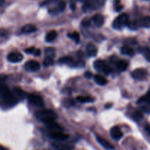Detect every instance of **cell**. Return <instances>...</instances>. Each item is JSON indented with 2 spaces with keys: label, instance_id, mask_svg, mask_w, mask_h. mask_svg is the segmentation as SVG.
Wrapping results in <instances>:
<instances>
[{
  "label": "cell",
  "instance_id": "cell-1",
  "mask_svg": "<svg viewBox=\"0 0 150 150\" xmlns=\"http://www.w3.org/2000/svg\"><path fill=\"white\" fill-rule=\"evenodd\" d=\"M40 6H49L48 13L51 14H57L64 11L66 4L64 1L60 0H45L41 3Z\"/></svg>",
  "mask_w": 150,
  "mask_h": 150
},
{
  "label": "cell",
  "instance_id": "cell-18",
  "mask_svg": "<svg viewBox=\"0 0 150 150\" xmlns=\"http://www.w3.org/2000/svg\"><path fill=\"white\" fill-rule=\"evenodd\" d=\"M45 125L48 127V129L51 130L52 131H62V127L59 125L57 124V122H55V121L50 122L46 123Z\"/></svg>",
  "mask_w": 150,
  "mask_h": 150
},
{
  "label": "cell",
  "instance_id": "cell-14",
  "mask_svg": "<svg viewBox=\"0 0 150 150\" xmlns=\"http://www.w3.org/2000/svg\"><path fill=\"white\" fill-rule=\"evenodd\" d=\"M92 19H93L95 24L98 27H101L104 24V22H105V18H104V16L102 14H100V13L95 15L93 18H92Z\"/></svg>",
  "mask_w": 150,
  "mask_h": 150
},
{
  "label": "cell",
  "instance_id": "cell-10",
  "mask_svg": "<svg viewBox=\"0 0 150 150\" xmlns=\"http://www.w3.org/2000/svg\"><path fill=\"white\" fill-rule=\"evenodd\" d=\"M7 60L12 63L20 62L23 60V56L19 52H11L7 55Z\"/></svg>",
  "mask_w": 150,
  "mask_h": 150
},
{
  "label": "cell",
  "instance_id": "cell-40",
  "mask_svg": "<svg viewBox=\"0 0 150 150\" xmlns=\"http://www.w3.org/2000/svg\"><path fill=\"white\" fill-rule=\"evenodd\" d=\"M107 105H106V106H105V108H110V107L111 106V104H107Z\"/></svg>",
  "mask_w": 150,
  "mask_h": 150
},
{
  "label": "cell",
  "instance_id": "cell-23",
  "mask_svg": "<svg viewBox=\"0 0 150 150\" xmlns=\"http://www.w3.org/2000/svg\"><path fill=\"white\" fill-rule=\"evenodd\" d=\"M57 37V32L56 31L52 30L50 31L47 33L46 36H45V41L46 42H51V41L54 40Z\"/></svg>",
  "mask_w": 150,
  "mask_h": 150
},
{
  "label": "cell",
  "instance_id": "cell-4",
  "mask_svg": "<svg viewBox=\"0 0 150 150\" xmlns=\"http://www.w3.org/2000/svg\"><path fill=\"white\" fill-rule=\"evenodd\" d=\"M130 21H129V16L127 13H122L113 22V27L115 29H121L125 26H128Z\"/></svg>",
  "mask_w": 150,
  "mask_h": 150
},
{
  "label": "cell",
  "instance_id": "cell-37",
  "mask_svg": "<svg viewBox=\"0 0 150 150\" xmlns=\"http://www.w3.org/2000/svg\"><path fill=\"white\" fill-rule=\"evenodd\" d=\"M145 129H146V131H147V133L150 135V126L149 125H146V127H145Z\"/></svg>",
  "mask_w": 150,
  "mask_h": 150
},
{
  "label": "cell",
  "instance_id": "cell-20",
  "mask_svg": "<svg viewBox=\"0 0 150 150\" xmlns=\"http://www.w3.org/2000/svg\"><path fill=\"white\" fill-rule=\"evenodd\" d=\"M37 31L36 27L32 24H26L23 26L21 29V32L24 34H29Z\"/></svg>",
  "mask_w": 150,
  "mask_h": 150
},
{
  "label": "cell",
  "instance_id": "cell-6",
  "mask_svg": "<svg viewBox=\"0 0 150 150\" xmlns=\"http://www.w3.org/2000/svg\"><path fill=\"white\" fill-rule=\"evenodd\" d=\"M105 0H84L83 9L84 11H87L93 9H98L103 5Z\"/></svg>",
  "mask_w": 150,
  "mask_h": 150
},
{
  "label": "cell",
  "instance_id": "cell-26",
  "mask_svg": "<svg viewBox=\"0 0 150 150\" xmlns=\"http://www.w3.org/2000/svg\"><path fill=\"white\" fill-rule=\"evenodd\" d=\"M76 99L80 103H92L95 100L94 98L90 96H79Z\"/></svg>",
  "mask_w": 150,
  "mask_h": 150
},
{
  "label": "cell",
  "instance_id": "cell-5",
  "mask_svg": "<svg viewBox=\"0 0 150 150\" xmlns=\"http://www.w3.org/2000/svg\"><path fill=\"white\" fill-rule=\"evenodd\" d=\"M94 67H95V69L97 71H99L105 75L109 74L111 72V69L110 68L109 66H108L103 60H96V61L94 62Z\"/></svg>",
  "mask_w": 150,
  "mask_h": 150
},
{
  "label": "cell",
  "instance_id": "cell-36",
  "mask_svg": "<svg viewBox=\"0 0 150 150\" xmlns=\"http://www.w3.org/2000/svg\"><path fill=\"white\" fill-rule=\"evenodd\" d=\"M41 54V51L40 49H39V48H36V50H35V53H34V55L36 56V57H38V56H40Z\"/></svg>",
  "mask_w": 150,
  "mask_h": 150
},
{
  "label": "cell",
  "instance_id": "cell-24",
  "mask_svg": "<svg viewBox=\"0 0 150 150\" xmlns=\"http://www.w3.org/2000/svg\"><path fill=\"white\" fill-rule=\"evenodd\" d=\"M127 66H128V64L125 60H120L118 62H117V67L120 71H125L127 68Z\"/></svg>",
  "mask_w": 150,
  "mask_h": 150
},
{
  "label": "cell",
  "instance_id": "cell-35",
  "mask_svg": "<svg viewBox=\"0 0 150 150\" xmlns=\"http://www.w3.org/2000/svg\"><path fill=\"white\" fill-rule=\"evenodd\" d=\"M84 76L86 78H87V79H90V78H92L93 76V74L91 72H86L84 73Z\"/></svg>",
  "mask_w": 150,
  "mask_h": 150
},
{
  "label": "cell",
  "instance_id": "cell-17",
  "mask_svg": "<svg viewBox=\"0 0 150 150\" xmlns=\"http://www.w3.org/2000/svg\"><path fill=\"white\" fill-rule=\"evenodd\" d=\"M59 62L61 63H64V64H69V65L72 66V67H76L78 64L77 62H76L73 60V57H62Z\"/></svg>",
  "mask_w": 150,
  "mask_h": 150
},
{
  "label": "cell",
  "instance_id": "cell-27",
  "mask_svg": "<svg viewBox=\"0 0 150 150\" xmlns=\"http://www.w3.org/2000/svg\"><path fill=\"white\" fill-rule=\"evenodd\" d=\"M68 37L71 38L72 40H73L76 43H79V41H80V35H79V32H74L73 33H69Z\"/></svg>",
  "mask_w": 150,
  "mask_h": 150
},
{
  "label": "cell",
  "instance_id": "cell-29",
  "mask_svg": "<svg viewBox=\"0 0 150 150\" xmlns=\"http://www.w3.org/2000/svg\"><path fill=\"white\" fill-rule=\"evenodd\" d=\"M142 102H144V103H150V90L145 95H144L143 97L140 98L138 101V103H142Z\"/></svg>",
  "mask_w": 150,
  "mask_h": 150
},
{
  "label": "cell",
  "instance_id": "cell-38",
  "mask_svg": "<svg viewBox=\"0 0 150 150\" xmlns=\"http://www.w3.org/2000/svg\"><path fill=\"white\" fill-rule=\"evenodd\" d=\"M70 8L73 10H74L75 9H76V5H75L74 3H71V4H70Z\"/></svg>",
  "mask_w": 150,
  "mask_h": 150
},
{
  "label": "cell",
  "instance_id": "cell-25",
  "mask_svg": "<svg viewBox=\"0 0 150 150\" xmlns=\"http://www.w3.org/2000/svg\"><path fill=\"white\" fill-rule=\"evenodd\" d=\"M121 52L122 54H125L127 56H133L134 55V50L131 48V47L129 46H123L121 48Z\"/></svg>",
  "mask_w": 150,
  "mask_h": 150
},
{
  "label": "cell",
  "instance_id": "cell-7",
  "mask_svg": "<svg viewBox=\"0 0 150 150\" xmlns=\"http://www.w3.org/2000/svg\"><path fill=\"white\" fill-rule=\"evenodd\" d=\"M27 98L29 102L32 105L40 107H42L44 105L43 100L40 95H35V94H29V95H28Z\"/></svg>",
  "mask_w": 150,
  "mask_h": 150
},
{
  "label": "cell",
  "instance_id": "cell-34",
  "mask_svg": "<svg viewBox=\"0 0 150 150\" xmlns=\"http://www.w3.org/2000/svg\"><path fill=\"white\" fill-rule=\"evenodd\" d=\"M82 24H83V26H89V24H90V20L88 18L83 19V21H82Z\"/></svg>",
  "mask_w": 150,
  "mask_h": 150
},
{
  "label": "cell",
  "instance_id": "cell-16",
  "mask_svg": "<svg viewBox=\"0 0 150 150\" xmlns=\"http://www.w3.org/2000/svg\"><path fill=\"white\" fill-rule=\"evenodd\" d=\"M13 95L16 96V98L17 99H23L26 97H28V95L24 92V91L22 90L21 89L18 87H15L13 90Z\"/></svg>",
  "mask_w": 150,
  "mask_h": 150
},
{
  "label": "cell",
  "instance_id": "cell-9",
  "mask_svg": "<svg viewBox=\"0 0 150 150\" xmlns=\"http://www.w3.org/2000/svg\"><path fill=\"white\" fill-rule=\"evenodd\" d=\"M49 136L56 141H64L69 138L68 135L62 131H51L49 133Z\"/></svg>",
  "mask_w": 150,
  "mask_h": 150
},
{
  "label": "cell",
  "instance_id": "cell-33",
  "mask_svg": "<svg viewBox=\"0 0 150 150\" xmlns=\"http://www.w3.org/2000/svg\"><path fill=\"white\" fill-rule=\"evenodd\" d=\"M35 50H36V48H35V47H30V48H26V49L24 50V51L26 54H34Z\"/></svg>",
  "mask_w": 150,
  "mask_h": 150
},
{
  "label": "cell",
  "instance_id": "cell-19",
  "mask_svg": "<svg viewBox=\"0 0 150 150\" xmlns=\"http://www.w3.org/2000/svg\"><path fill=\"white\" fill-rule=\"evenodd\" d=\"M52 145L57 150H71V146H69L68 144H65L54 142Z\"/></svg>",
  "mask_w": 150,
  "mask_h": 150
},
{
  "label": "cell",
  "instance_id": "cell-39",
  "mask_svg": "<svg viewBox=\"0 0 150 150\" xmlns=\"http://www.w3.org/2000/svg\"><path fill=\"white\" fill-rule=\"evenodd\" d=\"M0 150H7V149L4 148L3 146H1V149H0Z\"/></svg>",
  "mask_w": 150,
  "mask_h": 150
},
{
  "label": "cell",
  "instance_id": "cell-8",
  "mask_svg": "<svg viewBox=\"0 0 150 150\" xmlns=\"http://www.w3.org/2000/svg\"><path fill=\"white\" fill-rule=\"evenodd\" d=\"M24 67L27 71H38L40 69V64L38 62L35 61V60H30V61H28L27 62H26Z\"/></svg>",
  "mask_w": 150,
  "mask_h": 150
},
{
  "label": "cell",
  "instance_id": "cell-28",
  "mask_svg": "<svg viewBox=\"0 0 150 150\" xmlns=\"http://www.w3.org/2000/svg\"><path fill=\"white\" fill-rule=\"evenodd\" d=\"M114 7L116 12L121 11L123 8V5L121 4V1H120V0H114Z\"/></svg>",
  "mask_w": 150,
  "mask_h": 150
},
{
  "label": "cell",
  "instance_id": "cell-21",
  "mask_svg": "<svg viewBox=\"0 0 150 150\" xmlns=\"http://www.w3.org/2000/svg\"><path fill=\"white\" fill-rule=\"evenodd\" d=\"M94 79H95V81L98 85H100V86H104L108 82L107 81V79L104 78L103 76H100V75H96V76H95Z\"/></svg>",
  "mask_w": 150,
  "mask_h": 150
},
{
  "label": "cell",
  "instance_id": "cell-22",
  "mask_svg": "<svg viewBox=\"0 0 150 150\" xmlns=\"http://www.w3.org/2000/svg\"><path fill=\"white\" fill-rule=\"evenodd\" d=\"M139 25L142 27L150 28V16H146V17L141 19Z\"/></svg>",
  "mask_w": 150,
  "mask_h": 150
},
{
  "label": "cell",
  "instance_id": "cell-13",
  "mask_svg": "<svg viewBox=\"0 0 150 150\" xmlns=\"http://www.w3.org/2000/svg\"><path fill=\"white\" fill-rule=\"evenodd\" d=\"M96 139L97 141L98 142V143L100 144L104 148L107 149H114V146L111 144V143L108 142L107 140L104 139L103 138H102L101 136H96Z\"/></svg>",
  "mask_w": 150,
  "mask_h": 150
},
{
  "label": "cell",
  "instance_id": "cell-3",
  "mask_svg": "<svg viewBox=\"0 0 150 150\" xmlns=\"http://www.w3.org/2000/svg\"><path fill=\"white\" fill-rule=\"evenodd\" d=\"M35 117L39 121L46 123L50 122L55 121L57 119V115L53 110L51 109H41L39 110L35 114Z\"/></svg>",
  "mask_w": 150,
  "mask_h": 150
},
{
  "label": "cell",
  "instance_id": "cell-15",
  "mask_svg": "<svg viewBox=\"0 0 150 150\" xmlns=\"http://www.w3.org/2000/svg\"><path fill=\"white\" fill-rule=\"evenodd\" d=\"M86 54L89 57H95L98 54V48L94 44L89 43L86 45Z\"/></svg>",
  "mask_w": 150,
  "mask_h": 150
},
{
  "label": "cell",
  "instance_id": "cell-30",
  "mask_svg": "<svg viewBox=\"0 0 150 150\" xmlns=\"http://www.w3.org/2000/svg\"><path fill=\"white\" fill-rule=\"evenodd\" d=\"M45 55L47 57H51V58H54V55H55V50L53 48H47L45 49Z\"/></svg>",
  "mask_w": 150,
  "mask_h": 150
},
{
  "label": "cell",
  "instance_id": "cell-12",
  "mask_svg": "<svg viewBox=\"0 0 150 150\" xmlns=\"http://www.w3.org/2000/svg\"><path fill=\"white\" fill-rule=\"evenodd\" d=\"M111 136L114 140H120V139L122 137L123 133L118 126H115V127L111 128Z\"/></svg>",
  "mask_w": 150,
  "mask_h": 150
},
{
  "label": "cell",
  "instance_id": "cell-32",
  "mask_svg": "<svg viewBox=\"0 0 150 150\" xmlns=\"http://www.w3.org/2000/svg\"><path fill=\"white\" fill-rule=\"evenodd\" d=\"M133 117H134V119L136 120H142V118H143V114L141 112H139V111H136L133 114Z\"/></svg>",
  "mask_w": 150,
  "mask_h": 150
},
{
  "label": "cell",
  "instance_id": "cell-31",
  "mask_svg": "<svg viewBox=\"0 0 150 150\" xmlns=\"http://www.w3.org/2000/svg\"><path fill=\"white\" fill-rule=\"evenodd\" d=\"M54 63V58H51V57H45V59L43 61V64L45 67H48V66L53 65Z\"/></svg>",
  "mask_w": 150,
  "mask_h": 150
},
{
  "label": "cell",
  "instance_id": "cell-11",
  "mask_svg": "<svg viewBox=\"0 0 150 150\" xmlns=\"http://www.w3.org/2000/svg\"><path fill=\"white\" fill-rule=\"evenodd\" d=\"M147 75V71L145 69L139 68L135 70L134 71L132 72L131 76L133 79H138V80H142V79H145Z\"/></svg>",
  "mask_w": 150,
  "mask_h": 150
},
{
  "label": "cell",
  "instance_id": "cell-2",
  "mask_svg": "<svg viewBox=\"0 0 150 150\" xmlns=\"http://www.w3.org/2000/svg\"><path fill=\"white\" fill-rule=\"evenodd\" d=\"M0 95L3 104L6 105H14L17 103L18 99L16 98L13 93H12L7 86L1 85L0 89Z\"/></svg>",
  "mask_w": 150,
  "mask_h": 150
}]
</instances>
